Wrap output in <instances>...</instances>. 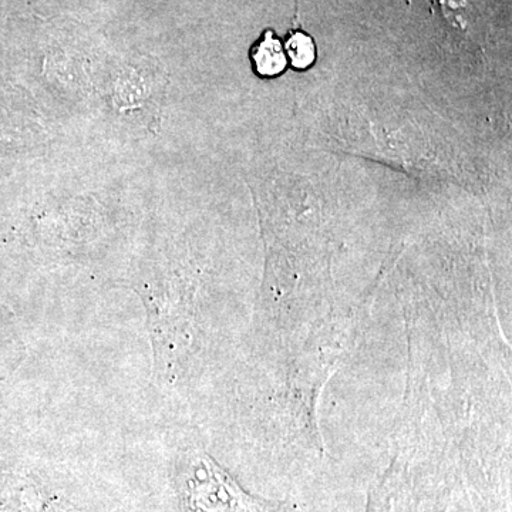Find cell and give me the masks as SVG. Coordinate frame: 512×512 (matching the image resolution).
<instances>
[{
	"instance_id": "6da1fadb",
	"label": "cell",
	"mask_w": 512,
	"mask_h": 512,
	"mask_svg": "<svg viewBox=\"0 0 512 512\" xmlns=\"http://www.w3.org/2000/svg\"><path fill=\"white\" fill-rule=\"evenodd\" d=\"M251 60L255 72L261 77L278 76L288 64L284 46L276 39L272 30L265 32L262 39L252 47Z\"/></svg>"
},
{
	"instance_id": "7a4b0ae2",
	"label": "cell",
	"mask_w": 512,
	"mask_h": 512,
	"mask_svg": "<svg viewBox=\"0 0 512 512\" xmlns=\"http://www.w3.org/2000/svg\"><path fill=\"white\" fill-rule=\"evenodd\" d=\"M285 53L295 69H308L316 59L315 43L306 33L293 32L286 39Z\"/></svg>"
}]
</instances>
